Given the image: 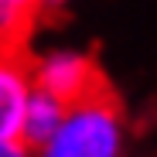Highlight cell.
I'll return each mask as SVG.
<instances>
[{
  "instance_id": "6da1fadb",
  "label": "cell",
  "mask_w": 157,
  "mask_h": 157,
  "mask_svg": "<svg viewBox=\"0 0 157 157\" xmlns=\"http://www.w3.org/2000/svg\"><path fill=\"white\" fill-rule=\"evenodd\" d=\"M126 150H130L126 113L99 86L96 92L68 102L62 126L34 154L38 157H126Z\"/></svg>"
},
{
  "instance_id": "7a4b0ae2",
  "label": "cell",
  "mask_w": 157,
  "mask_h": 157,
  "mask_svg": "<svg viewBox=\"0 0 157 157\" xmlns=\"http://www.w3.org/2000/svg\"><path fill=\"white\" fill-rule=\"evenodd\" d=\"M31 72H34L38 89L58 96L65 102H75L99 89V72H96L92 55H86L82 48H72V44L44 48L41 55L31 58Z\"/></svg>"
},
{
  "instance_id": "3957f363",
  "label": "cell",
  "mask_w": 157,
  "mask_h": 157,
  "mask_svg": "<svg viewBox=\"0 0 157 157\" xmlns=\"http://www.w3.org/2000/svg\"><path fill=\"white\" fill-rule=\"evenodd\" d=\"M34 96L31 58L21 44H0V140L21 137L24 109Z\"/></svg>"
},
{
  "instance_id": "277c9868",
  "label": "cell",
  "mask_w": 157,
  "mask_h": 157,
  "mask_svg": "<svg viewBox=\"0 0 157 157\" xmlns=\"http://www.w3.org/2000/svg\"><path fill=\"white\" fill-rule=\"evenodd\" d=\"M65 109H68V102L58 99V96H51L44 89L34 86V96L28 102V109H24V126H21V140L24 144H31L34 150L55 133V130L62 126L65 120Z\"/></svg>"
},
{
  "instance_id": "5b68a950",
  "label": "cell",
  "mask_w": 157,
  "mask_h": 157,
  "mask_svg": "<svg viewBox=\"0 0 157 157\" xmlns=\"http://www.w3.org/2000/svg\"><path fill=\"white\" fill-rule=\"evenodd\" d=\"M44 0H0V44H21Z\"/></svg>"
},
{
  "instance_id": "8992f818",
  "label": "cell",
  "mask_w": 157,
  "mask_h": 157,
  "mask_svg": "<svg viewBox=\"0 0 157 157\" xmlns=\"http://www.w3.org/2000/svg\"><path fill=\"white\" fill-rule=\"evenodd\" d=\"M0 157H38L31 144H24L21 137L14 140H0Z\"/></svg>"
},
{
  "instance_id": "52a82bcc",
  "label": "cell",
  "mask_w": 157,
  "mask_h": 157,
  "mask_svg": "<svg viewBox=\"0 0 157 157\" xmlns=\"http://www.w3.org/2000/svg\"><path fill=\"white\" fill-rule=\"evenodd\" d=\"M75 4V0H44L41 4V14H62V10H68Z\"/></svg>"
}]
</instances>
